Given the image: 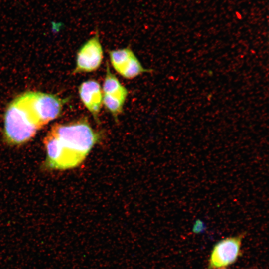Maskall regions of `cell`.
Listing matches in <instances>:
<instances>
[{
    "instance_id": "obj_3",
    "label": "cell",
    "mask_w": 269,
    "mask_h": 269,
    "mask_svg": "<svg viewBox=\"0 0 269 269\" xmlns=\"http://www.w3.org/2000/svg\"><path fill=\"white\" fill-rule=\"evenodd\" d=\"M22 96L42 126L60 115L66 102L57 96L39 92H28Z\"/></svg>"
},
{
    "instance_id": "obj_9",
    "label": "cell",
    "mask_w": 269,
    "mask_h": 269,
    "mask_svg": "<svg viewBox=\"0 0 269 269\" xmlns=\"http://www.w3.org/2000/svg\"><path fill=\"white\" fill-rule=\"evenodd\" d=\"M124 103L119 99L103 94V105L111 114L116 121H118L119 116L123 112Z\"/></svg>"
},
{
    "instance_id": "obj_10",
    "label": "cell",
    "mask_w": 269,
    "mask_h": 269,
    "mask_svg": "<svg viewBox=\"0 0 269 269\" xmlns=\"http://www.w3.org/2000/svg\"><path fill=\"white\" fill-rule=\"evenodd\" d=\"M150 71L151 70L145 69L142 66L138 58L134 55L132 57L129 65L121 76L125 79H132L143 73L150 72Z\"/></svg>"
},
{
    "instance_id": "obj_6",
    "label": "cell",
    "mask_w": 269,
    "mask_h": 269,
    "mask_svg": "<svg viewBox=\"0 0 269 269\" xmlns=\"http://www.w3.org/2000/svg\"><path fill=\"white\" fill-rule=\"evenodd\" d=\"M78 93L83 105L99 123V114L103 105V93L99 83L94 79L83 82L78 87Z\"/></svg>"
},
{
    "instance_id": "obj_5",
    "label": "cell",
    "mask_w": 269,
    "mask_h": 269,
    "mask_svg": "<svg viewBox=\"0 0 269 269\" xmlns=\"http://www.w3.org/2000/svg\"><path fill=\"white\" fill-rule=\"evenodd\" d=\"M242 238L240 235L218 242L211 252L209 269L223 268L234 263L240 253Z\"/></svg>"
},
{
    "instance_id": "obj_2",
    "label": "cell",
    "mask_w": 269,
    "mask_h": 269,
    "mask_svg": "<svg viewBox=\"0 0 269 269\" xmlns=\"http://www.w3.org/2000/svg\"><path fill=\"white\" fill-rule=\"evenodd\" d=\"M41 125L30 112L15 99L8 106L4 117L3 137L10 145H20L34 136Z\"/></svg>"
},
{
    "instance_id": "obj_11",
    "label": "cell",
    "mask_w": 269,
    "mask_h": 269,
    "mask_svg": "<svg viewBox=\"0 0 269 269\" xmlns=\"http://www.w3.org/2000/svg\"><path fill=\"white\" fill-rule=\"evenodd\" d=\"M225 269L223 268V269Z\"/></svg>"
},
{
    "instance_id": "obj_8",
    "label": "cell",
    "mask_w": 269,
    "mask_h": 269,
    "mask_svg": "<svg viewBox=\"0 0 269 269\" xmlns=\"http://www.w3.org/2000/svg\"><path fill=\"white\" fill-rule=\"evenodd\" d=\"M111 64L115 70L120 75L129 65L134 55L129 47L111 50L109 52Z\"/></svg>"
},
{
    "instance_id": "obj_1",
    "label": "cell",
    "mask_w": 269,
    "mask_h": 269,
    "mask_svg": "<svg viewBox=\"0 0 269 269\" xmlns=\"http://www.w3.org/2000/svg\"><path fill=\"white\" fill-rule=\"evenodd\" d=\"M101 137V133L93 129L86 117L54 125L44 140L45 166L62 170L79 165Z\"/></svg>"
},
{
    "instance_id": "obj_4",
    "label": "cell",
    "mask_w": 269,
    "mask_h": 269,
    "mask_svg": "<svg viewBox=\"0 0 269 269\" xmlns=\"http://www.w3.org/2000/svg\"><path fill=\"white\" fill-rule=\"evenodd\" d=\"M103 59V48L99 31L97 30L94 35L85 42L78 51L76 65L72 74L95 71L100 67Z\"/></svg>"
},
{
    "instance_id": "obj_7",
    "label": "cell",
    "mask_w": 269,
    "mask_h": 269,
    "mask_svg": "<svg viewBox=\"0 0 269 269\" xmlns=\"http://www.w3.org/2000/svg\"><path fill=\"white\" fill-rule=\"evenodd\" d=\"M102 89L104 94L111 96L124 102L128 94L126 88L111 72L108 63H107L106 75Z\"/></svg>"
}]
</instances>
